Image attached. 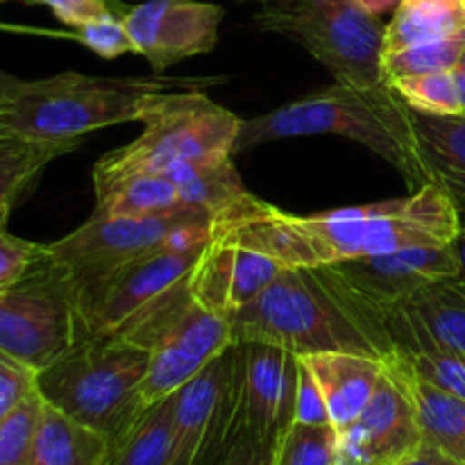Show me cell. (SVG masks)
Returning a JSON list of instances; mask_svg holds the SVG:
<instances>
[{"label":"cell","mask_w":465,"mask_h":465,"mask_svg":"<svg viewBox=\"0 0 465 465\" xmlns=\"http://www.w3.org/2000/svg\"><path fill=\"white\" fill-rule=\"evenodd\" d=\"M216 223L284 268H318L413 245H450L457 241L461 218L443 189L427 184L404 198L312 216L286 213L252 195Z\"/></svg>","instance_id":"cell-1"},{"label":"cell","mask_w":465,"mask_h":465,"mask_svg":"<svg viewBox=\"0 0 465 465\" xmlns=\"http://www.w3.org/2000/svg\"><path fill=\"white\" fill-rule=\"evenodd\" d=\"M313 134H339L359 141L386 159L411 191L430 184L411 107L389 82L375 86L334 82L272 112L241 121L234 157L271 141Z\"/></svg>","instance_id":"cell-2"},{"label":"cell","mask_w":465,"mask_h":465,"mask_svg":"<svg viewBox=\"0 0 465 465\" xmlns=\"http://www.w3.org/2000/svg\"><path fill=\"white\" fill-rule=\"evenodd\" d=\"M218 77H95L59 73L44 80L12 77L0 94V132L39 143L82 141L118 123L141 121L157 95L204 89Z\"/></svg>","instance_id":"cell-3"},{"label":"cell","mask_w":465,"mask_h":465,"mask_svg":"<svg viewBox=\"0 0 465 465\" xmlns=\"http://www.w3.org/2000/svg\"><path fill=\"white\" fill-rule=\"evenodd\" d=\"M150 348L121 336H86L36 372L45 404L80 425L116 439L145 409Z\"/></svg>","instance_id":"cell-4"},{"label":"cell","mask_w":465,"mask_h":465,"mask_svg":"<svg viewBox=\"0 0 465 465\" xmlns=\"http://www.w3.org/2000/svg\"><path fill=\"white\" fill-rule=\"evenodd\" d=\"M234 343H268L304 357L357 352L384 361L380 345L334 298L316 268H284L257 298L232 313Z\"/></svg>","instance_id":"cell-5"},{"label":"cell","mask_w":465,"mask_h":465,"mask_svg":"<svg viewBox=\"0 0 465 465\" xmlns=\"http://www.w3.org/2000/svg\"><path fill=\"white\" fill-rule=\"evenodd\" d=\"M204 245L207 241L150 252L77 291L89 336H121L153 348L193 300L191 275Z\"/></svg>","instance_id":"cell-6"},{"label":"cell","mask_w":465,"mask_h":465,"mask_svg":"<svg viewBox=\"0 0 465 465\" xmlns=\"http://www.w3.org/2000/svg\"><path fill=\"white\" fill-rule=\"evenodd\" d=\"M143 132L132 143L103 154L94 166V186L143 173H162L175 162L234 157L241 118L213 103L203 89L157 95L141 116Z\"/></svg>","instance_id":"cell-7"},{"label":"cell","mask_w":465,"mask_h":465,"mask_svg":"<svg viewBox=\"0 0 465 465\" xmlns=\"http://www.w3.org/2000/svg\"><path fill=\"white\" fill-rule=\"evenodd\" d=\"M254 5L252 25L286 36L321 62L336 82L380 84L386 25L359 0H243Z\"/></svg>","instance_id":"cell-8"},{"label":"cell","mask_w":465,"mask_h":465,"mask_svg":"<svg viewBox=\"0 0 465 465\" xmlns=\"http://www.w3.org/2000/svg\"><path fill=\"white\" fill-rule=\"evenodd\" d=\"M345 312L380 345L384 361L393 354L384 318L407 304L427 284L461 275L457 250L450 245H413L384 254L343 259L316 268Z\"/></svg>","instance_id":"cell-9"},{"label":"cell","mask_w":465,"mask_h":465,"mask_svg":"<svg viewBox=\"0 0 465 465\" xmlns=\"http://www.w3.org/2000/svg\"><path fill=\"white\" fill-rule=\"evenodd\" d=\"M86 336L75 282L44 243L30 271L0 293V350L39 372Z\"/></svg>","instance_id":"cell-10"},{"label":"cell","mask_w":465,"mask_h":465,"mask_svg":"<svg viewBox=\"0 0 465 465\" xmlns=\"http://www.w3.org/2000/svg\"><path fill=\"white\" fill-rule=\"evenodd\" d=\"M213 223L212 213L200 209H180L166 216L91 213L75 232L45 243V252L66 268L77 291H82L114 268L150 252L204 243L212 236Z\"/></svg>","instance_id":"cell-11"},{"label":"cell","mask_w":465,"mask_h":465,"mask_svg":"<svg viewBox=\"0 0 465 465\" xmlns=\"http://www.w3.org/2000/svg\"><path fill=\"white\" fill-rule=\"evenodd\" d=\"M300 357L268 343H234L236 427L277 443L295 422Z\"/></svg>","instance_id":"cell-12"},{"label":"cell","mask_w":465,"mask_h":465,"mask_svg":"<svg viewBox=\"0 0 465 465\" xmlns=\"http://www.w3.org/2000/svg\"><path fill=\"white\" fill-rule=\"evenodd\" d=\"M236 430L234 345L173 393V463L209 465Z\"/></svg>","instance_id":"cell-13"},{"label":"cell","mask_w":465,"mask_h":465,"mask_svg":"<svg viewBox=\"0 0 465 465\" xmlns=\"http://www.w3.org/2000/svg\"><path fill=\"white\" fill-rule=\"evenodd\" d=\"M232 345L230 313L213 312L191 300L150 348V366L143 380L145 407L177 393Z\"/></svg>","instance_id":"cell-14"},{"label":"cell","mask_w":465,"mask_h":465,"mask_svg":"<svg viewBox=\"0 0 465 465\" xmlns=\"http://www.w3.org/2000/svg\"><path fill=\"white\" fill-rule=\"evenodd\" d=\"M225 9L203 0H141L123 14L134 53L163 73L182 59L207 54L218 44Z\"/></svg>","instance_id":"cell-15"},{"label":"cell","mask_w":465,"mask_h":465,"mask_svg":"<svg viewBox=\"0 0 465 465\" xmlns=\"http://www.w3.org/2000/svg\"><path fill=\"white\" fill-rule=\"evenodd\" d=\"M425 443L416 404L404 381L386 366L384 377L361 416L339 431L341 465H386Z\"/></svg>","instance_id":"cell-16"},{"label":"cell","mask_w":465,"mask_h":465,"mask_svg":"<svg viewBox=\"0 0 465 465\" xmlns=\"http://www.w3.org/2000/svg\"><path fill=\"white\" fill-rule=\"evenodd\" d=\"M282 263L236 239L230 227L213 223L212 236L191 275V295L213 312L234 313L257 298L280 272Z\"/></svg>","instance_id":"cell-17"},{"label":"cell","mask_w":465,"mask_h":465,"mask_svg":"<svg viewBox=\"0 0 465 465\" xmlns=\"http://www.w3.org/2000/svg\"><path fill=\"white\" fill-rule=\"evenodd\" d=\"M384 331L393 352L427 343L465 359V280L448 277L427 284L384 318Z\"/></svg>","instance_id":"cell-18"},{"label":"cell","mask_w":465,"mask_h":465,"mask_svg":"<svg viewBox=\"0 0 465 465\" xmlns=\"http://www.w3.org/2000/svg\"><path fill=\"white\" fill-rule=\"evenodd\" d=\"M302 361L312 371L331 425L339 431L361 416L386 372L381 359L357 352L304 354Z\"/></svg>","instance_id":"cell-19"},{"label":"cell","mask_w":465,"mask_h":465,"mask_svg":"<svg viewBox=\"0 0 465 465\" xmlns=\"http://www.w3.org/2000/svg\"><path fill=\"white\" fill-rule=\"evenodd\" d=\"M411 116L430 184L443 189L461 212L465 209V114L436 116L411 109Z\"/></svg>","instance_id":"cell-20"},{"label":"cell","mask_w":465,"mask_h":465,"mask_svg":"<svg viewBox=\"0 0 465 465\" xmlns=\"http://www.w3.org/2000/svg\"><path fill=\"white\" fill-rule=\"evenodd\" d=\"M162 175L177 186L184 207L212 213L213 221L236 212L252 198L236 173L234 157L175 162L163 168Z\"/></svg>","instance_id":"cell-21"},{"label":"cell","mask_w":465,"mask_h":465,"mask_svg":"<svg viewBox=\"0 0 465 465\" xmlns=\"http://www.w3.org/2000/svg\"><path fill=\"white\" fill-rule=\"evenodd\" d=\"M384 363L407 386L427 443L439 448L459 465H465V400L418 380L393 359H386Z\"/></svg>","instance_id":"cell-22"},{"label":"cell","mask_w":465,"mask_h":465,"mask_svg":"<svg viewBox=\"0 0 465 465\" xmlns=\"http://www.w3.org/2000/svg\"><path fill=\"white\" fill-rule=\"evenodd\" d=\"M80 143L82 141L39 143L0 132V230H7L14 207L36 184L41 173Z\"/></svg>","instance_id":"cell-23"},{"label":"cell","mask_w":465,"mask_h":465,"mask_svg":"<svg viewBox=\"0 0 465 465\" xmlns=\"http://www.w3.org/2000/svg\"><path fill=\"white\" fill-rule=\"evenodd\" d=\"M465 32V0H400L384 30L381 53Z\"/></svg>","instance_id":"cell-24"},{"label":"cell","mask_w":465,"mask_h":465,"mask_svg":"<svg viewBox=\"0 0 465 465\" xmlns=\"http://www.w3.org/2000/svg\"><path fill=\"white\" fill-rule=\"evenodd\" d=\"M173 463V395L145 407L125 431L109 440L104 465Z\"/></svg>","instance_id":"cell-25"},{"label":"cell","mask_w":465,"mask_h":465,"mask_svg":"<svg viewBox=\"0 0 465 465\" xmlns=\"http://www.w3.org/2000/svg\"><path fill=\"white\" fill-rule=\"evenodd\" d=\"M107 450L103 434L45 404L32 465H104Z\"/></svg>","instance_id":"cell-26"},{"label":"cell","mask_w":465,"mask_h":465,"mask_svg":"<svg viewBox=\"0 0 465 465\" xmlns=\"http://www.w3.org/2000/svg\"><path fill=\"white\" fill-rule=\"evenodd\" d=\"M189 209L182 204L180 191L162 173H143L95 189L94 213L103 216H166Z\"/></svg>","instance_id":"cell-27"},{"label":"cell","mask_w":465,"mask_h":465,"mask_svg":"<svg viewBox=\"0 0 465 465\" xmlns=\"http://www.w3.org/2000/svg\"><path fill=\"white\" fill-rule=\"evenodd\" d=\"M465 45L463 35L448 36V39L427 41V44L407 45V48L381 53L380 71L381 80L393 84L395 80L411 75H425V73L450 71L459 64Z\"/></svg>","instance_id":"cell-28"},{"label":"cell","mask_w":465,"mask_h":465,"mask_svg":"<svg viewBox=\"0 0 465 465\" xmlns=\"http://www.w3.org/2000/svg\"><path fill=\"white\" fill-rule=\"evenodd\" d=\"M275 465H341L339 430L293 422L277 440Z\"/></svg>","instance_id":"cell-29"},{"label":"cell","mask_w":465,"mask_h":465,"mask_svg":"<svg viewBox=\"0 0 465 465\" xmlns=\"http://www.w3.org/2000/svg\"><path fill=\"white\" fill-rule=\"evenodd\" d=\"M389 359L407 368L413 377L465 400V359L434 345H418L409 352H393Z\"/></svg>","instance_id":"cell-30"},{"label":"cell","mask_w":465,"mask_h":465,"mask_svg":"<svg viewBox=\"0 0 465 465\" xmlns=\"http://www.w3.org/2000/svg\"><path fill=\"white\" fill-rule=\"evenodd\" d=\"M391 86H395V91L402 95L404 103L411 109H418V112L436 114V116L463 114L454 68L402 77V80H395Z\"/></svg>","instance_id":"cell-31"},{"label":"cell","mask_w":465,"mask_h":465,"mask_svg":"<svg viewBox=\"0 0 465 465\" xmlns=\"http://www.w3.org/2000/svg\"><path fill=\"white\" fill-rule=\"evenodd\" d=\"M44 407V398L35 391L0 422V465H32Z\"/></svg>","instance_id":"cell-32"},{"label":"cell","mask_w":465,"mask_h":465,"mask_svg":"<svg viewBox=\"0 0 465 465\" xmlns=\"http://www.w3.org/2000/svg\"><path fill=\"white\" fill-rule=\"evenodd\" d=\"M73 36L103 59H116L121 54L134 53V41L123 23V16H116L114 12L75 27Z\"/></svg>","instance_id":"cell-33"},{"label":"cell","mask_w":465,"mask_h":465,"mask_svg":"<svg viewBox=\"0 0 465 465\" xmlns=\"http://www.w3.org/2000/svg\"><path fill=\"white\" fill-rule=\"evenodd\" d=\"M36 391V371L0 350V422Z\"/></svg>","instance_id":"cell-34"},{"label":"cell","mask_w":465,"mask_h":465,"mask_svg":"<svg viewBox=\"0 0 465 465\" xmlns=\"http://www.w3.org/2000/svg\"><path fill=\"white\" fill-rule=\"evenodd\" d=\"M275 450L277 443H268L243 427H236L209 465H275Z\"/></svg>","instance_id":"cell-35"},{"label":"cell","mask_w":465,"mask_h":465,"mask_svg":"<svg viewBox=\"0 0 465 465\" xmlns=\"http://www.w3.org/2000/svg\"><path fill=\"white\" fill-rule=\"evenodd\" d=\"M41 250H44V243H32V241L9 234L7 230H0V293L16 284L30 271L32 263L39 259Z\"/></svg>","instance_id":"cell-36"},{"label":"cell","mask_w":465,"mask_h":465,"mask_svg":"<svg viewBox=\"0 0 465 465\" xmlns=\"http://www.w3.org/2000/svg\"><path fill=\"white\" fill-rule=\"evenodd\" d=\"M295 422L304 425H331L330 413H327L325 400L321 389L313 380L312 371L300 357V381H298V407H295Z\"/></svg>","instance_id":"cell-37"},{"label":"cell","mask_w":465,"mask_h":465,"mask_svg":"<svg viewBox=\"0 0 465 465\" xmlns=\"http://www.w3.org/2000/svg\"><path fill=\"white\" fill-rule=\"evenodd\" d=\"M30 3L45 5L64 25L73 27V30L112 12L109 0H30Z\"/></svg>","instance_id":"cell-38"},{"label":"cell","mask_w":465,"mask_h":465,"mask_svg":"<svg viewBox=\"0 0 465 465\" xmlns=\"http://www.w3.org/2000/svg\"><path fill=\"white\" fill-rule=\"evenodd\" d=\"M386 465H459V463L454 461V459H450L445 452H440L439 448H434V445L427 443L425 440V443H422L413 454H409V457L400 459V461L386 463Z\"/></svg>","instance_id":"cell-39"},{"label":"cell","mask_w":465,"mask_h":465,"mask_svg":"<svg viewBox=\"0 0 465 465\" xmlns=\"http://www.w3.org/2000/svg\"><path fill=\"white\" fill-rule=\"evenodd\" d=\"M359 3L363 5V7L368 9V12L372 14V16H380V14L389 12V9L398 7L400 0H359Z\"/></svg>","instance_id":"cell-40"},{"label":"cell","mask_w":465,"mask_h":465,"mask_svg":"<svg viewBox=\"0 0 465 465\" xmlns=\"http://www.w3.org/2000/svg\"><path fill=\"white\" fill-rule=\"evenodd\" d=\"M454 250H457V257H459V266H461V280H465V232L459 230L457 241H454Z\"/></svg>","instance_id":"cell-41"},{"label":"cell","mask_w":465,"mask_h":465,"mask_svg":"<svg viewBox=\"0 0 465 465\" xmlns=\"http://www.w3.org/2000/svg\"><path fill=\"white\" fill-rule=\"evenodd\" d=\"M454 75H457V86H459V98H461V107L465 114V71L459 66H454Z\"/></svg>","instance_id":"cell-42"},{"label":"cell","mask_w":465,"mask_h":465,"mask_svg":"<svg viewBox=\"0 0 465 465\" xmlns=\"http://www.w3.org/2000/svg\"><path fill=\"white\" fill-rule=\"evenodd\" d=\"M12 82V75H7V73L0 71V94H3L5 89H7V84Z\"/></svg>","instance_id":"cell-43"},{"label":"cell","mask_w":465,"mask_h":465,"mask_svg":"<svg viewBox=\"0 0 465 465\" xmlns=\"http://www.w3.org/2000/svg\"><path fill=\"white\" fill-rule=\"evenodd\" d=\"M459 68H461V71H465V45H463V53H461V59H459V64H457Z\"/></svg>","instance_id":"cell-44"},{"label":"cell","mask_w":465,"mask_h":465,"mask_svg":"<svg viewBox=\"0 0 465 465\" xmlns=\"http://www.w3.org/2000/svg\"><path fill=\"white\" fill-rule=\"evenodd\" d=\"M459 218H461V225H459V230L465 232V209H461V212H459Z\"/></svg>","instance_id":"cell-45"},{"label":"cell","mask_w":465,"mask_h":465,"mask_svg":"<svg viewBox=\"0 0 465 465\" xmlns=\"http://www.w3.org/2000/svg\"><path fill=\"white\" fill-rule=\"evenodd\" d=\"M0 3H5V0H0Z\"/></svg>","instance_id":"cell-46"}]
</instances>
